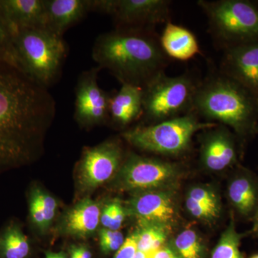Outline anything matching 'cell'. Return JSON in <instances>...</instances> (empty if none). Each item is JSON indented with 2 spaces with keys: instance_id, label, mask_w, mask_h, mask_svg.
Wrapping results in <instances>:
<instances>
[{
  "instance_id": "6da1fadb",
  "label": "cell",
  "mask_w": 258,
  "mask_h": 258,
  "mask_svg": "<svg viewBox=\"0 0 258 258\" xmlns=\"http://www.w3.org/2000/svg\"><path fill=\"white\" fill-rule=\"evenodd\" d=\"M55 111L47 88L0 60V171L37 157Z\"/></svg>"
},
{
  "instance_id": "7a4b0ae2",
  "label": "cell",
  "mask_w": 258,
  "mask_h": 258,
  "mask_svg": "<svg viewBox=\"0 0 258 258\" xmlns=\"http://www.w3.org/2000/svg\"><path fill=\"white\" fill-rule=\"evenodd\" d=\"M92 55L100 69L108 70L122 84L144 88L165 73L170 58L160 36L150 29L115 28L97 37Z\"/></svg>"
},
{
  "instance_id": "3957f363",
  "label": "cell",
  "mask_w": 258,
  "mask_h": 258,
  "mask_svg": "<svg viewBox=\"0 0 258 258\" xmlns=\"http://www.w3.org/2000/svg\"><path fill=\"white\" fill-rule=\"evenodd\" d=\"M193 112L210 122L230 127L241 147L257 134L258 103L239 83L223 73L212 70L200 81L193 101Z\"/></svg>"
},
{
  "instance_id": "277c9868",
  "label": "cell",
  "mask_w": 258,
  "mask_h": 258,
  "mask_svg": "<svg viewBox=\"0 0 258 258\" xmlns=\"http://www.w3.org/2000/svg\"><path fill=\"white\" fill-rule=\"evenodd\" d=\"M15 47L24 74L47 88L58 79L67 55L63 37L44 28L18 29Z\"/></svg>"
},
{
  "instance_id": "5b68a950",
  "label": "cell",
  "mask_w": 258,
  "mask_h": 258,
  "mask_svg": "<svg viewBox=\"0 0 258 258\" xmlns=\"http://www.w3.org/2000/svg\"><path fill=\"white\" fill-rule=\"evenodd\" d=\"M209 31L220 48L258 40V5L248 0H200Z\"/></svg>"
},
{
  "instance_id": "8992f818",
  "label": "cell",
  "mask_w": 258,
  "mask_h": 258,
  "mask_svg": "<svg viewBox=\"0 0 258 258\" xmlns=\"http://www.w3.org/2000/svg\"><path fill=\"white\" fill-rule=\"evenodd\" d=\"M217 123L201 122L194 112L152 125H139L122 134L131 145L145 152L164 156H179L191 147L194 135Z\"/></svg>"
},
{
  "instance_id": "52a82bcc",
  "label": "cell",
  "mask_w": 258,
  "mask_h": 258,
  "mask_svg": "<svg viewBox=\"0 0 258 258\" xmlns=\"http://www.w3.org/2000/svg\"><path fill=\"white\" fill-rule=\"evenodd\" d=\"M199 83L189 73L159 74L143 88L142 118L152 125L191 113Z\"/></svg>"
},
{
  "instance_id": "ba28073f",
  "label": "cell",
  "mask_w": 258,
  "mask_h": 258,
  "mask_svg": "<svg viewBox=\"0 0 258 258\" xmlns=\"http://www.w3.org/2000/svg\"><path fill=\"white\" fill-rule=\"evenodd\" d=\"M169 0H93V9L111 15L115 28L150 29L170 21Z\"/></svg>"
},
{
  "instance_id": "9c48e42d",
  "label": "cell",
  "mask_w": 258,
  "mask_h": 258,
  "mask_svg": "<svg viewBox=\"0 0 258 258\" xmlns=\"http://www.w3.org/2000/svg\"><path fill=\"white\" fill-rule=\"evenodd\" d=\"M118 175L122 189L153 191L174 184L181 175V169L174 163L131 155Z\"/></svg>"
},
{
  "instance_id": "30bf717a",
  "label": "cell",
  "mask_w": 258,
  "mask_h": 258,
  "mask_svg": "<svg viewBox=\"0 0 258 258\" xmlns=\"http://www.w3.org/2000/svg\"><path fill=\"white\" fill-rule=\"evenodd\" d=\"M99 67L84 71L76 88L75 118L84 126L103 123L109 116L111 95L103 91L98 83Z\"/></svg>"
},
{
  "instance_id": "8fae6325",
  "label": "cell",
  "mask_w": 258,
  "mask_h": 258,
  "mask_svg": "<svg viewBox=\"0 0 258 258\" xmlns=\"http://www.w3.org/2000/svg\"><path fill=\"white\" fill-rule=\"evenodd\" d=\"M122 154L121 147L115 141L86 149L79 166L81 186L92 189L108 181L119 169Z\"/></svg>"
},
{
  "instance_id": "7c38bea8",
  "label": "cell",
  "mask_w": 258,
  "mask_h": 258,
  "mask_svg": "<svg viewBox=\"0 0 258 258\" xmlns=\"http://www.w3.org/2000/svg\"><path fill=\"white\" fill-rule=\"evenodd\" d=\"M208 130L201 139L202 164L212 171H224L236 165L242 147L235 133L222 124Z\"/></svg>"
},
{
  "instance_id": "4fadbf2b",
  "label": "cell",
  "mask_w": 258,
  "mask_h": 258,
  "mask_svg": "<svg viewBox=\"0 0 258 258\" xmlns=\"http://www.w3.org/2000/svg\"><path fill=\"white\" fill-rule=\"evenodd\" d=\"M223 51L220 71L247 90L258 103V40Z\"/></svg>"
},
{
  "instance_id": "5bb4252c",
  "label": "cell",
  "mask_w": 258,
  "mask_h": 258,
  "mask_svg": "<svg viewBox=\"0 0 258 258\" xmlns=\"http://www.w3.org/2000/svg\"><path fill=\"white\" fill-rule=\"evenodd\" d=\"M130 206L141 224L161 225L169 229L177 217L172 195L163 189L139 195L131 202Z\"/></svg>"
},
{
  "instance_id": "9a60e30c",
  "label": "cell",
  "mask_w": 258,
  "mask_h": 258,
  "mask_svg": "<svg viewBox=\"0 0 258 258\" xmlns=\"http://www.w3.org/2000/svg\"><path fill=\"white\" fill-rule=\"evenodd\" d=\"M45 8L44 28L62 37L68 29L92 11L93 0H45Z\"/></svg>"
},
{
  "instance_id": "2e32d148",
  "label": "cell",
  "mask_w": 258,
  "mask_h": 258,
  "mask_svg": "<svg viewBox=\"0 0 258 258\" xmlns=\"http://www.w3.org/2000/svg\"><path fill=\"white\" fill-rule=\"evenodd\" d=\"M227 196L237 215L253 219L258 208V177L247 169H238L229 182Z\"/></svg>"
},
{
  "instance_id": "e0dca14e",
  "label": "cell",
  "mask_w": 258,
  "mask_h": 258,
  "mask_svg": "<svg viewBox=\"0 0 258 258\" xmlns=\"http://www.w3.org/2000/svg\"><path fill=\"white\" fill-rule=\"evenodd\" d=\"M143 113V88L122 84L119 91L111 95L109 116L113 123L125 127L142 118Z\"/></svg>"
},
{
  "instance_id": "ac0fdd59",
  "label": "cell",
  "mask_w": 258,
  "mask_h": 258,
  "mask_svg": "<svg viewBox=\"0 0 258 258\" xmlns=\"http://www.w3.org/2000/svg\"><path fill=\"white\" fill-rule=\"evenodd\" d=\"M0 11L13 31L44 28L45 0H0Z\"/></svg>"
},
{
  "instance_id": "d6986e66",
  "label": "cell",
  "mask_w": 258,
  "mask_h": 258,
  "mask_svg": "<svg viewBox=\"0 0 258 258\" xmlns=\"http://www.w3.org/2000/svg\"><path fill=\"white\" fill-rule=\"evenodd\" d=\"M161 46L167 57L187 61L201 53L198 39L189 30L169 22L160 35Z\"/></svg>"
},
{
  "instance_id": "ffe728a7",
  "label": "cell",
  "mask_w": 258,
  "mask_h": 258,
  "mask_svg": "<svg viewBox=\"0 0 258 258\" xmlns=\"http://www.w3.org/2000/svg\"><path fill=\"white\" fill-rule=\"evenodd\" d=\"M101 220V210L96 203L85 200L68 214L66 228L71 235L86 237L94 232Z\"/></svg>"
},
{
  "instance_id": "44dd1931",
  "label": "cell",
  "mask_w": 258,
  "mask_h": 258,
  "mask_svg": "<svg viewBox=\"0 0 258 258\" xmlns=\"http://www.w3.org/2000/svg\"><path fill=\"white\" fill-rule=\"evenodd\" d=\"M30 244L21 227L12 222L0 231V258H25Z\"/></svg>"
},
{
  "instance_id": "7402d4cb",
  "label": "cell",
  "mask_w": 258,
  "mask_h": 258,
  "mask_svg": "<svg viewBox=\"0 0 258 258\" xmlns=\"http://www.w3.org/2000/svg\"><path fill=\"white\" fill-rule=\"evenodd\" d=\"M234 214L232 212V217L230 224L227 229L224 231L214 249L211 258H243V254L240 250L241 240L245 234L239 233L236 230Z\"/></svg>"
},
{
  "instance_id": "603a6c76",
  "label": "cell",
  "mask_w": 258,
  "mask_h": 258,
  "mask_svg": "<svg viewBox=\"0 0 258 258\" xmlns=\"http://www.w3.org/2000/svg\"><path fill=\"white\" fill-rule=\"evenodd\" d=\"M142 227L135 233L138 251L150 252L160 248L167 237L169 229L152 224H141Z\"/></svg>"
},
{
  "instance_id": "cb8c5ba5",
  "label": "cell",
  "mask_w": 258,
  "mask_h": 258,
  "mask_svg": "<svg viewBox=\"0 0 258 258\" xmlns=\"http://www.w3.org/2000/svg\"><path fill=\"white\" fill-rule=\"evenodd\" d=\"M0 60L22 71L15 47L14 32L0 11Z\"/></svg>"
},
{
  "instance_id": "d4e9b609",
  "label": "cell",
  "mask_w": 258,
  "mask_h": 258,
  "mask_svg": "<svg viewBox=\"0 0 258 258\" xmlns=\"http://www.w3.org/2000/svg\"><path fill=\"white\" fill-rule=\"evenodd\" d=\"M174 246L181 258H201L203 245L195 231H182L174 240Z\"/></svg>"
},
{
  "instance_id": "484cf974",
  "label": "cell",
  "mask_w": 258,
  "mask_h": 258,
  "mask_svg": "<svg viewBox=\"0 0 258 258\" xmlns=\"http://www.w3.org/2000/svg\"><path fill=\"white\" fill-rule=\"evenodd\" d=\"M188 198L192 199L198 203L213 209L218 212H221V205L219 201L218 197L213 190L210 188L197 186L190 190Z\"/></svg>"
},
{
  "instance_id": "4316f807",
  "label": "cell",
  "mask_w": 258,
  "mask_h": 258,
  "mask_svg": "<svg viewBox=\"0 0 258 258\" xmlns=\"http://www.w3.org/2000/svg\"><path fill=\"white\" fill-rule=\"evenodd\" d=\"M123 242V234L118 230L103 229L100 232V244L102 251L106 253L118 250Z\"/></svg>"
},
{
  "instance_id": "83f0119b",
  "label": "cell",
  "mask_w": 258,
  "mask_h": 258,
  "mask_svg": "<svg viewBox=\"0 0 258 258\" xmlns=\"http://www.w3.org/2000/svg\"><path fill=\"white\" fill-rule=\"evenodd\" d=\"M186 207L189 213L199 220L210 221L215 220L219 216V214H220V212L209 208L206 205L198 203L188 197L186 198Z\"/></svg>"
},
{
  "instance_id": "f1b7e54d",
  "label": "cell",
  "mask_w": 258,
  "mask_h": 258,
  "mask_svg": "<svg viewBox=\"0 0 258 258\" xmlns=\"http://www.w3.org/2000/svg\"><path fill=\"white\" fill-rule=\"evenodd\" d=\"M32 195H34L38 201L39 205L43 212L45 222L48 227L55 215L57 203H56L55 199L46 193L42 192L38 189L33 190Z\"/></svg>"
},
{
  "instance_id": "f546056e",
  "label": "cell",
  "mask_w": 258,
  "mask_h": 258,
  "mask_svg": "<svg viewBox=\"0 0 258 258\" xmlns=\"http://www.w3.org/2000/svg\"><path fill=\"white\" fill-rule=\"evenodd\" d=\"M138 251L135 234L129 236L120 246L114 258H133Z\"/></svg>"
},
{
  "instance_id": "4dcf8cb0",
  "label": "cell",
  "mask_w": 258,
  "mask_h": 258,
  "mask_svg": "<svg viewBox=\"0 0 258 258\" xmlns=\"http://www.w3.org/2000/svg\"><path fill=\"white\" fill-rule=\"evenodd\" d=\"M30 212L32 222L40 227L42 230H45L47 227L45 222V216L42 212L38 201L34 195H31L30 202Z\"/></svg>"
},
{
  "instance_id": "1f68e13d",
  "label": "cell",
  "mask_w": 258,
  "mask_h": 258,
  "mask_svg": "<svg viewBox=\"0 0 258 258\" xmlns=\"http://www.w3.org/2000/svg\"><path fill=\"white\" fill-rule=\"evenodd\" d=\"M114 211H113L112 221L108 229L111 230L117 231L121 227L124 220L125 212L123 207L118 202H114Z\"/></svg>"
},
{
  "instance_id": "d6a6232c",
  "label": "cell",
  "mask_w": 258,
  "mask_h": 258,
  "mask_svg": "<svg viewBox=\"0 0 258 258\" xmlns=\"http://www.w3.org/2000/svg\"><path fill=\"white\" fill-rule=\"evenodd\" d=\"M114 202L107 205L104 210H103V214H102L101 216L102 225L104 226L105 227H107V228H108L110 225H111L113 211H114Z\"/></svg>"
},
{
  "instance_id": "836d02e7",
  "label": "cell",
  "mask_w": 258,
  "mask_h": 258,
  "mask_svg": "<svg viewBox=\"0 0 258 258\" xmlns=\"http://www.w3.org/2000/svg\"><path fill=\"white\" fill-rule=\"evenodd\" d=\"M176 256L170 249L166 247H161L149 252V258H174Z\"/></svg>"
},
{
  "instance_id": "e575fe53",
  "label": "cell",
  "mask_w": 258,
  "mask_h": 258,
  "mask_svg": "<svg viewBox=\"0 0 258 258\" xmlns=\"http://www.w3.org/2000/svg\"><path fill=\"white\" fill-rule=\"evenodd\" d=\"M78 252L81 258H91V253L88 249L84 247H77Z\"/></svg>"
},
{
  "instance_id": "d590c367",
  "label": "cell",
  "mask_w": 258,
  "mask_h": 258,
  "mask_svg": "<svg viewBox=\"0 0 258 258\" xmlns=\"http://www.w3.org/2000/svg\"><path fill=\"white\" fill-rule=\"evenodd\" d=\"M253 228H252V233L254 234L256 237H258V208L254 216L253 217Z\"/></svg>"
},
{
  "instance_id": "8d00e7d4",
  "label": "cell",
  "mask_w": 258,
  "mask_h": 258,
  "mask_svg": "<svg viewBox=\"0 0 258 258\" xmlns=\"http://www.w3.org/2000/svg\"><path fill=\"white\" fill-rule=\"evenodd\" d=\"M133 258H149V252H143L141 251H137V253Z\"/></svg>"
},
{
  "instance_id": "74e56055",
  "label": "cell",
  "mask_w": 258,
  "mask_h": 258,
  "mask_svg": "<svg viewBox=\"0 0 258 258\" xmlns=\"http://www.w3.org/2000/svg\"><path fill=\"white\" fill-rule=\"evenodd\" d=\"M46 258H66V256L62 253H47L46 254Z\"/></svg>"
},
{
  "instance_id": "f35d334b",
  "label": "cell",
  "mask_w": 258,
  "mask_h": 258,
  "mask_svg": "<svg viewBox=\"0 0 258 258\" xmlns=\"http://www.w3.org/2000/svg\"><path fill=\"white\" fill-rule=\"evenodd\" d=\"M70 258H81L79 252H78L77 247H73L71 249V257Z\"/></svg>"
},
{
  "instance_id": "ab89813d",
  "label": "cell",
  "mask_w": 258,
  "mask_h": 258,
  "mask_svg": "<svg viewBox=\"0 0 258 258\" xmlns=\"http://www.w3.org/2000/svg\"><path fill=\"white\" fill-rule=\"evenodd\" d=\"M249 258H258V253L253 254V255L251 256Z\"/></svg>"
},
{
  "instance_id": "60d3db41",
  "label": "cell",
  "mask_w": 258,
  "mask_h": 258,
  "mask_svg": "<svg viewBox=\"0 0 258 258\" xmlns=\"http://www.w3.org/2000/svg\"><path fill=\"white\" fill-rule=\"evenodd\" d=\"M256 133H257V134H258V126L257 128V130H256Z\"/></svg>"
},
{
  "instance_id": "b9f144b4",
  "label": "cell",
  "mask_w": 258,
  "mask_h": 258,
  "mask_svg": "<svg viewBox=\"0 0 258 258\" xmlns=\"http://www.w3.org/2000/svg\"><path fill=\"white\" fill-rule=\"evenodd\" d=\"M174 258H178V257H174Z\"/></svg>"
}]
</instances>
